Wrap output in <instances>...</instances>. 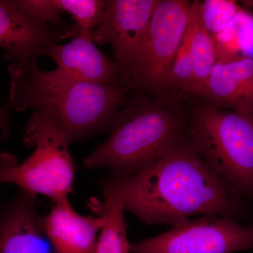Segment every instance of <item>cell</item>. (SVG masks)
<instances>
[{
  "mask_svg": "<svg viewBox=\"0 0 253 253\" xmlns=\"http://www.w3.org/2000/svg\"><path fill=\"white\" fill-rule=\"evenodd\" d=\"M158 2V0H106L102 20L91 31L94 42L109 44L112 47L123 85L126 86L131 63L144 42Z\"/></svg>",
  "mask_w": 253,
  "mask_h": 253,
  "instance_id": "obj_9",
  "label": "cell"
},
{
  "mask_svg": "<svg viewBox=\"0 0 253 253\" xmlns=\"http://www.w3.org/2000/svg\"><path fill=\"white\" fill-rule=\"evenodd\" d=\"M243 4L246 5V6H251L253 8V1H243Z\"/></svg>",
  "mask_w": 253,
  "mask_h": 253,
  "instance_id": "obj_20",
  "label": "cell"
},
{
  "mask_svg": "<svg viewBox=\"0 0 253 253\" xmlns=\"http://www.w3.org/2000/svg\"><path fill=\"white\" fill-rule=\"evenodd\" d=\"M78 31L76 25L57 27L46 22L25 0H0V48L13 63L38 61L49 44L76 37Z\"/></svg>",
  "mask_w": 253,
  "mask_h": 253,
  "instance_id": "obj_8",
  "label": "cell"
},
{
  "mask_svg": "<svg viewBox=\"0 0 253 253\" xmlns=\"http://www.w3.org/2000/svg\"><path fill=\"white\" fill-rule=\"evenodd\" d=\"M191 4L189 0H158L126 78L129 89L155 99H171L168 76L187 31Z\"/></svg>",
  "mask_w": 253,
  "mask_h": 253,
  "instance_id": "obj_6",
  "label": "cell"
},
{
  "mask_svg": "<svg viewBox=\"0 0 253 253\" xmlns=\"http://www.w3.org/2000/svg\"><path fill=\"white\" fill-rule=\"evenodd\" d=\"M45 56L57 65L53 72L66 79L92 84L121 83L117 63L96 47L91 31H78L67 44H49Z\"/></svg>",
  "mask_w": 253,
  "mask_h": 253,
  "instance_id": "obj_10",
  "label": "cell"
},
{
  "mask_svg": "<svg viewBox=\"0 0 253 253\" xmlns=\"http://www.w3.org/2000/svg\"><path fill=\"white\" fill-rule=\"evenodd\" d=\"M103 199L93 198L89 209L102 221L95 253H130L122 196L109 181H103Z\"/></svg>",
  "mask_w": 253,
  "mask_h": 253,
  "instance_id": "obj_14",
  "label": "cell"
},
{
  "mask_svg": "<svg viewBox=\"0 0 253 253\" xmlns=\"http://www.w3.org/2000/svg\"><path fill=\"white\" fill-rule=\"evenodd\" d=\"M23 142L35 151L23 163L9 153L0 154V184H14L27 194L46 196L54 204L69 199L76 174L69 145L42 128L28 124Z\"/></svg>",
  "mask_w": 253,
  "mask_h": 253,
  "instance_id": "obj_5",
  "label": "cell"
},
{
  "mask_svg": "<svg viewBox=\"0 0 253 253\" xmlns=\"http://www.w3.org/2000/svg\"><path fill=\"white\" fill-rule=\"evenodd\" d=\"M42 225L54 253H95L102 221L80 214L67 199L54 203Z\"/></svg>",
  "mask_w": 253,
  "mask_h": 253,
  "instance_id": "obj_12",
  "label": "cell"
},
{
  "mask_svg": "<svg viewBox=\"0 0 253 253\" xmlns=\"http://www.w3.org/2000/svg\"><path fill=\"white\" fill-rule=\"evenodd\" d=\"M8 71L10 107L41 113L51 130L68 145L109 131L127 101L129 89L121 83L71 81L42 70L38 61L12 63Z\"/></svg>",
  "mask_w": 253,
  "mask_h": 253,
  "instance_id": "obj_2",
  "label": "cell"
},
{
  "mask_svg": "<svg viewBox=\"0 0 253 253\" xmlns=\"http://www.w3.org/2000/svg\"><path fill=\"white\" fill-rule=\"evenodd\" d=\"M213 38L217 63H230L245 57L244 54L253 50V16L241 9L230 24Z\"/></svg>",
  "mask_w": 253,
  "mask_h": 253,
  "instance_id": "obj_16",
  "label": "cell"
},
{
  "mask_svg": "<svg viewBox=\"0 0 253 253\" xmlns=\"http://www.w3.org/2000/svg\"><path fill=\"white\" fill-rule=\"evenodd\" d=\"M130 253H234L253 251V225L217 215L189 219L129 244Z\"/></svg>",
  "mask_w": 253,
  "mask_h": 253,
  "instance_id": "obj_7",
  "label": "cell"
},
{
  "mask_svg": "<svg viewBox=\"0 0 253 253\" xmlns=\"http://www.w3.org/2000/svg\"><path fill=\"white\" fill-rule=\"evenodd\" d=\"M201 99L212 107L253 116V57L217 63Z\"/></svg>",
  "mask_w": 253,
  "mask_h": 253,
  "instance_id": "obj_13",
  "label": "cell"
},
{
  "mask_svg": "<svg viewBox=\"0 0 253 253\" xmlns=\"http://www.w3.org/2000/svg\"><path fill=\"white\" fill-rule=\"evenodd\" d=\"M108 181L122 196L125 211L145 224L176 225L195 215L234 219L241 198L221 180L188 136L130 175Z\"/></svg>",
  "mask_w": 253,
  "mask_h": 253,
  "instance_id": "obj_1",
  "label": "cell"
},
{
  "mask_svg": "<svg viewBox=\"0 0 253 253\" xmlns=\"http://www.w3.org/2000/svg\"><path fill=\"white\" fill-rule=\"evenodd\" d=\"M187 136L221 180L253 199V116L204 104L190 116Z\"/></svg>",
  "mask_w": 253,
  "mask_h": 253,
  "instance_id": "obj_4",
  "label": "cell"
},
{
  "mask_svg": "<svg viewBox=\"0 0 253 253\" xmlns=\"http://www.w3.org/2000/svg\"><path fill=\"white\" fill-rule=\"evenodd\" d=\"M36 199L19 190L0 208V253H51Z\"/></svg>",
  "mask_w": 253,
  "mask_h": 253,
  "instance_id": "obj_11",
  "label": "cell"
},
{
  "mask_svg": "<svg viewBox=\"0 0 253 253\" xmlns=\"http://www.w3.org/2000/svg\"><path fill=\"white\" fill-rule=\"evenodd\" d=\"M199 4V0L192 1L186 35L194 72V97L201 99L217 61L214 38L200 20Z\"/></svg>",
  "mask_w": 253,
  "mask_h": 253,
  "instance_id": "obj_15",
  "label": "cell"
},
{
  "mask_svg": "<svg viewBox=\"0 0 253 253\" xmlns=\"http://www.w3.org/2000/svg\"><path fill=\"white\" fill-rule=\"evenodd\" d=\"M11 132V119L9 111L6 107H0V137L8 139Z\"/></svg>",
  "mask_w": 253,
  "mask_h": 253,
  "instance_id": "obj_19",
  "label": "cell"
},
{
  "mask_svg": "<svg viewBox=\"0 0 253 253\" xmlns=\"http://www.w3.org/2000/svg\"><path fill=\"white\" fill-rule=\"evenodd\" d=\"M189 118L176 100L136 95L113 119L110 135L83 161L89 169L105 168L113 177L130 175L186 137Z\"/></svg>",
  "mask_w": 253,
  "mask_h": 253,
  "instance_id": "obj_3",
  "label": "cell"
},
{
  "mask_svg": "<svg viewBox=\"0 0 253 253\" xmlns=\"http://www.w3.org/2000/svg\"><path fill=\"white\" fill-rule=\"evenodd\" d=\"M61 13L71 15L78 31H91L104 16L106 0H56Z\"/></svg>",
  "mask_w": 253,
  "mask_h": 253,
  "instance_id": "obj_18",
  "label": "cell"
},
{
  "mask_svg": "<svg viewBox=\"0 0 253 253\" xmlns=\"http://www.w3.org/2000/svg\"><path fill=\"white\" fill-rule=\"evenodd\" d=\"M241 9L233 0H204L199 4L201 24L212 36L224 31Z\"/></svg>",
  "mask_w": 253,
  "mask_h": 253,
  "instance_id": "obj_17",
  "label": "cell"
}]
</instances>
